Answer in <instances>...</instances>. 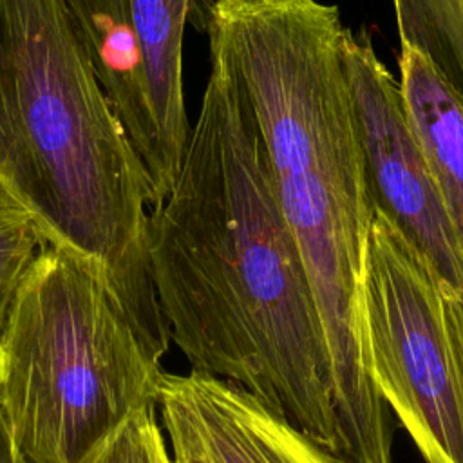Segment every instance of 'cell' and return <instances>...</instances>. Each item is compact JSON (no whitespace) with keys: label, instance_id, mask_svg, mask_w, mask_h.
<instances>
[{"label":"cell","instance_id":"cell-2","mask_svg":"<svg viewBox=\"0 0 463 463\" xmlns=\"http://www.w3.org/2000/svg\"><path fill=\"white\" fill-rule=\"evenodd\" d=\"M251 105L271 184L298 246L331 365L340 463H394L373 380L362 280L373 203L340 60L344 25L317 0H228L199 20Z\"/></svg>","mask_w":463,"mask_h":463},{"label":"cell","instance_id":"cell-13","mask_svg":"<svg viewBox=\"0 0 463 463\" xmlns=\"http://www.w3.org/2000/svg\"><path fill=\"white\" fill-rule=\"evenodd\" d=\"M83 463H172L157 405L134 411Z\"/></svg>","mask_w":463,"mask_h":463},{"label":"cell","instance_id":"cell-15","mask_svg":"<svg viewBox=\"0 0 463 463\" xmlns=\"http://www.w3.org/2000/svg\"><path fill=\"white\" fill-rule=\"evenodd\" d=\"M0 463H20L14 458L9 429H7V423H5L2 409H0Z\"/></svg>","mask_w":463,"mask_h":463},{"label":"cell","instance_id":"cell-3","mask_svg":"<svg viewBox=\"0 0 463 463\" xmlns=\"http://www.w3.org/2000/svg\"><path fill=\"white\" fill-rule=\"evenodd\" d=\"M0 184L43 242L101 269L163 360L170 335L150 275L152 181L65 0H0Z\"/></svg>","mask_w":463,"mask_h":463},{"label":"cell","instance_id":"cell-14","mask_svg":"<svg viewBox=\"0 0 463 463\" xmlns=\"http://www.w3.org/2000/svg\"><path fill=\"white\" fill-rule=\"evenodd\" d=\"M445 302H447L450 338H452L456 358L463 374V297L445 293Z\"/></svg>","mask_w":463,"mask_h":463},{"label":"cell","instance_id":"cell-9","mask_svg":"<svg viewBox=\"0 0 463 463\" xmlns=\"http://www.w3.org/2000/svg\"><path fill=\"white\" fill-rule=\"evenodd\" d=\"M400 90L463 248V98L418 49L402 43Z\"/></svg>","mask_w":463,"mask_h":463},{"label":"cell","instance_id":"cell-12","mask_svg":"<svg viewBox=\"0 0 463 463\" xmlns=\"http://www.w3.org/2000/svg\"><path fill=\"white\" fill-rule=\"evenodd\" d=\"M43 239L27 210L0 184V333Z\"/></svg>","mask_w":463,"mask_h":463},{"label":"cell","instance_id":"cell-11","mask_svg":"<svg viewBox=\"0 0 463 463\" xmlns=\"http://www.w3.org/2000/svg\"><path fill=\"white\" fill-rule=\"evenodd\" d=\"M400 43L423 52L463 98V0H392Z\"/></svg>","mask_w":463,"mask_h":463},{"label":"cell","instance_id":"cell-7","mask_svg":"<svg viewBox=\"0 0 463 463\" xmlns=\"http://www.w3.org/2000/svg\"><path fill=\"white\" fill-rule=\"evenodd\" d=\"M157 414L170 452L199 463H340L233 382L163 373Z\"/></svg>","mask_w":463,"mask_h":463},{"label":"cell","instance_id":"cell-10","mask_svg":"<svg viewBox=\"0 0 463 463\" xmlns=\"http://www.w3.org/2000/svg\"><path fill=\"white\" fill-rule=\"evenodd\" d=\"M195 0H128L130 20L146 65L152 107L165 165L172 181L179 174L192 125L184 101V29Z\"/></svg>","mask_w":463,"mask_h":463},{"label":"cell","instance_id":"cell-16","mask_svg":"<svg viewBox=\"0 0 463 463\" xmlns=\"http://www.w3.org/2000/svg\"><path fill=\"white\" fill-rule=\"evenodd\" d=\"M222 2H228V0H195L194 13H197V14H199V20H201L208 9H212L213 5L222 4ZM237 2H246V4H264V2H280V0H237Z\"/></svg>","mask_w":463,"mask_h":463},{"label":"cell","instance_id":"cell-5","mask_svg":"<svg viewBox=\"0 0 463 463\" xmlns=\"http://www.w3.org/2000/svg\"><path fill=\"white\" fill-rule=\"evenodd\" d=\"M373 380L425 463H463V374L439 280L374 210L362 280Z\"/></svg>","mask_w":463,"mask_h":463},{"label":"cell","instance_id":"cell-17","mask_svg":"<svg viewBox=\"0 0 463 463\" xmlns=\"http://www.w3.org/2000/svg\"><path fill=\"white\" fill-rule=\"evenodd\" d=\"M172 463H199V461H194V459H188V458H181V456H174V454H172Z\"/></svg>","mask_w":463,"mask_h":463},{"label":"cell","instance_id":"cell-6","mask_svg":"<svg viewBox=\"0 0 463 463\" xmlns=\"http://www.w3.org/2000/svg\"><path fill=\"white\" fill-rule=\"evenodd\" d=\"M340 60L373 208L420 253L443 293L463 297V248L405 110L400 83L367 33L356 36L344 27Z\"/></svg>","mask_w":463,"mask_h":463},{"label":"cell","instance_id":"cell-4","mask_svg":"<svg viewBox=\"0 0 463 463\" xmlns=\"http://www.w3.org/2000/svg\"><path fill=\"white\" fill-rule=\"evenodd\" d=\"M161 360L90 260L43 242L0 333V409L20 463H83L157 405Z\"/></svg>","mask_w":463,"mask_h":463},{"label":"cell","instance_id":"cell-8","mask_svg":"<svg viewBox=\"0 0 463 463\" xmlns=\"http://www.w3.org/2000/svg\"><path fill=\"white\" fill-rule=\"evenodd\" d=\"M65 4L92 71L150 175L157 203L170 192L172 181L128 0H65Z\"/></svg>","mask_w":463,"mask_h":463},{"label":"cell","instance_id":"cell-1","mask_svg":"<svg viewBox=\"0 0 463 463\" xmlns=\"http://www.w3.org/2000/svg\"><path fill=\"white\" fill-rule=\"evenodd\" d=\"M148 259L190 371L250 391L335 456L331 365L309 279L248 96L212 42L179 174L150 210Z\"/></svg>","mask_w":463,"mask_h":463}]
</instances>
